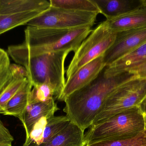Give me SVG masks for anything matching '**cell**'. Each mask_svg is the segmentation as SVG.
<instances>
[{
    "label": "cell",
    "mask_w": 146,
    "mask_h": 146,
    "mask_svg": "<svg viewBox=\"0 0 146 146\" xmlns=\"http://www.w3.org/2000/svg\"><path fill=\"white\" fill-rule=\"evenodd\" d=\"M143 3L146 5V0H142Z\"/></svg>",
    "instance_id": "cell-28"
},
{
    "label": "cell",
    "mask_w": 146,
    "mask_h": 146,
    "mask_svg": "<svg viewBox=\"0 0 146 146\" xmlns=\"http://www.w3.org/2000/svg\"><path fill=\"white\" fill-rule=\"evenodd\" d=\"M14 138L0 120V146L12 145Z\"/></svg>",
    "instance_id": "cell-23"
},
{
    "label": "cell",
    "mask_w": 146,
    "mask_h": 146,
    "mask_svg": "<svg viewBox=\"0 0 146 146\" xmlns=\"http://www.w3.org/2000/svg\"><path fill=\"white\" fill-rule=\"evenodd\" d=\"M100 13L106 19L118 17L136 9L143 4L142 0H93Z\"/></svg>",
    "instance_id": "cell-12"
},
{
    "label": "cell",
    "mask_w": 146,
    "mask_h": 146,
    "mask_svg": "<svg viewBox=\"0 0 146 146\" xmlns=\"http://www.w3.org/2000/svg\"><path fill=\"white\" fill-rule=\"evenodd\" d=\"M104 69L94 80L74 92L64 102L66 116L84 131L92 126L107 98L121 85L137 77L129 71L107 76Z\"/></svg>",
    "instance_id": "cell-1"
},
{
    "label": "cell",
    "mask_w": 146,
    "mask_h": 146,
    "mask_svg": "<svg viewBox=\"0 0 146 146\" xmlns=\"http://www.w3.org/2000/svg\"><path fill=\"white\" fill-rule=\"evenodd\" d=\"M10 65L7 52L0 48V96L13 79Z\"/></svg>",
    "instance_id": "cell-22"
},
{
    "label": "cell",
    "mask_w": 146,
    "mask_h": 146,
    "mask_svg": "<svg viewBox=\"0 0 146 146\" xmlns=\"http://www.w3.org/2000/svg\"><path fill=\"white\" fill-rule=\"evenodd\" d=\"M144 131V114L140 106H135L90 127L85 134V142L86 145L104 140L129 139Z\"/></svg>",
    "instance_id": "cell-4"
},
{
    "label": "cell",
    "mask_w": 146,
    "mask_h": 146,
    "mask_svg": "<svg viewBox=\"0 0 146 146\" xmlns=\"http://www.w3.org/2000/svg\"><path fill=\"white\" fill-rule=\"evenodd\" d=\"M32 88V85L29 81L9 100L1 114L17 117L24 124L25 113Z\"/></svg>",
    "instance_id": "cell-14"
},
{
    "label": "cell",
    "mask_w": 146,
    "mask_h": 146,
    "mask_svg": "<svg viewBox=\"0 0 146 146\" xmlns=\"http://www.w3.org/2000/svg\"><path fill=\"white\" fill-rule=\"evenodd\" d=\"M50 6L77 11L100 13L93 0H50Z\"/></svg>",
    "instance_id": "cell-18"
},
{
    "label": "cell",
    "mask_w": 146,
    "mask_h": 146,
    "mask_svg": "<svg viewBox=\"0 0 146 146\" xmlns=\"http://www.w3.org/2000/svg\"><path fill=\"white\" fill-rule=\"evenodd\" d=\"M109 29L115 32L146 27V5L113 19L105 21Z\"/></svg>",
    "instance_id": "cell-10"
},
{
    "label": "cell",
    "mask_w": 146,
    "mask_h": 146,
    "mask_svg": "<svg viewBox=\"0 0 146 146\" xmlns=\"http://www.w3.org/2000/svg\"><path fill=\"white\" fill-rule=\"evenodd\" d=\"M98 13L77 11L50 6L27 25L38 28L73 29L90 27L95 24Z\"/></svg>",
    "instance_id": "cell-7"
},
{
    "label": "cell",
    "mask_w": 146,
    "mask_h": 146,
    "mask_svg": "<svg viewBox=\"0 0 146 146\" xmlns=\"http://www.w3.org/2000/svg\"><path fill=\"white\" fill-rule=\"evenodd\" d=\"M144 121H145V131L146 132V115L144 114Z\"/></svg>",
    "instance_id": "cell-27"
},
{
    "label": "cell",
    "mask_w": 146,
    "mask_h": 146,
    "mask_svg": "<svg viewBox=\"0 0 146 146\" xmlns=\"http://www.w3.org/2000/svg\"><path fill=\"white\" fill-rule=\"evenodd\" d=\"M55 88L48 84H43L33 87L29 97V104L43 103L52 99H58Z\"/></svg>",
    "instance_id": "cell-19"
},
{
    "label": "cell",
    "mask_w": 146,
    "mask_h": 146,
    "mask_svg": "<svg viewBox=\"0 0 146 146\" xmlns=\"http://www.w3.org/2000/svg\"><path fill=\"white\" fill-rule=\"evenodd\" d=\"M129 72L135 74L138 78L146 79V63Z\"/></svg>",
    "instance_id": "cell-25"
},
{
    "label": "cell",
    "mask_w": 146,
    "mask_h": 146,
    "mask_svg": "<svg viewBox=\"0 0 146 146\" xmlns=\"http://www.w3.org/2000/svg\"><path fill=\"white\" fill-rule=\"evenodd\" d=\"M10 69L13 76L19 75L28 78L27 71L22 66L18 64H11Z\"/></svg>",
    "instance_id": "cell-24"
},
{
    "label": "cell",
    "mask_w": 146,
    "mask_h": 146,
    "mask_svg": "<svg viewBox=\"0 0 146 146\" xmlns=\"http://www.w3.org/2000/svg\"><path fill=\"white\" fill-rule=\"evenodd\" d=\"M140 107L143 114L146 115V97L140 105Z\"/></svg>",
    "instance_id": "cell-26"
},
{
    "label": "cell",
    "mask_w": 146,
    "mask_h": 146,
    "mask_svg": "<svg viewBox=\"0 0 146 146\" xmlns=\"http://www.w3.org/2000/svg\"><path fill=\"white\" fill-rule=\"evenodd\" d=\"M146 63V43L105 67L107 76L131 71Z\"/></svg>",
    "instance_id": "cell-11"
},
{
    "label": "cell",
    "mask_w": 146,
    "mask_h": 146,
    "mask_svg": "<svg viewBox=\"0 0 146 146\" xmlns=\"http://www.w3.org/2000/svg\"><path fill=\"white\" fill-rule=\"evenodd\" d=\"M70 52L63 51L31 56L19 50L15 45L9 46L7 51L16 63L25 69L33 87L43 84L51 85L57 92V99L66 85L65 63Z\"/></svg>",
    "instance_id": "cell-3"
},
{
    "label": "cell",
    "mask_w": 146,
    "mask_h": 146,
    "mask_svg": "<svg viewBox=\"0 0 146 146\" xmlns=\"http://www.w3.org/2000/svg\"><path fill=\"white\" fill-rule=\"evenodd\" d=\"M92 31L90 27L59 29L28 25L25 31V42L15 45L21 52L31 56L63 51L75 53Z\"/></svg>",
    "instance_id": "cell-2"
},
{
    "label": "cell",
    "mask_w": 146,
    "mask_h": 146,
    "mask_svg": "<svg viewBox=\"0 0 146 146\" xmlns=\"http://www.w3.org/2000/svg\"><path fill=\"white\" fill-rule=\"evenodd\" d=\"M39 11L0 14V35L19 26L28 24L42 13Z\"/></svg>",
    "instance_id": "cell-17"
},
{
    "label": "cell",
    "mask_w": 146,
    "mask_h": 146,
    "mask_svg": "<svg viewBox=\"0 0 146 146\" xmlns=\"http://www.w3.org/2000/svg\"><path fill=\"white\" fill-rule=\"evenodd\" d=\"M85 146H146V132L145 131L133 138L99 141Z\"/></svg>",
    "instance_id": "cell-20"
},
{
    "label": "cell",
    "mask_w": 146,
    "mask_h": 146,
    "mask_svg": "<svg viewBox=\"0 0 146 146\" xmlns=\"http://www.w3.org/2000/svg\"><path fill=\"white\" fill-rule=\"evenodd\" d=\"M13 76L12 80L0 96V114L9 100L29 81L26 77Z\"/></svg>",
    "instance_id": "cell-21"
},
{
    "label": "cell",
    "mask_w": 146,
    "mask_h": 146,
    "mask_svg": "<svg viewBox=\"0 0 146 146\" xmlns=\"http://www.w3.org/2000/svg\"><path fill=\"white\" fill-rule=\"evenodd\" d=\"M146 97V79L135 77L117 87L106 100L91 127L135 106H140Z\"/></svg>",
    "instance_id": "cell-5"
},
{
    "label": "cell",
    "mask_w": 146,
    "mask_h": 146,
    "mask_svg": "<svg viewBox=\"0 0 146 146\" xmlns=\"http://www.w3.org/2000/svg\"><path fill=\"white\" fill-rule=\"evenodd\" d=\"M116 36V32L111 31L105 21L92 30L75 52L67 70V79L82 67L103 55L114 43Z\"/></svg>",
    "instance_id": "cell-6"
},
{
    "label": "cell",
    "mask_w": 146,
    "mask_h": 146,
    "mask_svg": "<svg viewBox=\"0 0 146 146\" xmlns=\"http://www.w3.org/2000/svg\"><path fill=\"white\" fill-rule=\"evenodd\" d=\"M50 6L49 1L46 0H0V14L31 11L43 13Z\"/></svg>",
    "instance_id": "cell-15"
},
{
    "label": "cell",
    "mask_w": 146,
    "mask_h": 146,
    "mask_svg": "<svg viewBox=\"0 0 146 146\" xmlns=\"http://www.w3.org/2000/svg\"><path fill=\"white\" fill-rule=\"evenodd\" d=\"M105 67L103 55L82 67L67 79L58 100L65 102L66 99L74 92L94 80Z\"/></svg>",
    "instance_id": "cell-9"
},
{
    "label": "cell",
    "mask_w": 146,
    "mask_h": 146,
    "mask_svg": "<svg viewBox=\"0 0 146 146\" xmlns=\"http://www.w3.org/2000/svg\"><path fill=\"white\" fill-rule=\"evenodd\" d=\"M146 43V27L116 32L114 43L103 55L106 67Z\"/></svg>",
    "instance_id": "cell-8"
},
{
    "label": "cell",
    "mask_w": 146,
    "mask_h": 146,
    "mask_svg": "<svg viewBox=\"0 0 146 146\" xmlns=\"http://www.w3.org/2000/svg\"><path fill=\"white\" fill-rule=\"evenodd\" d=\"M84 131L70 121L51 140L42 146H85Z\"/></svg>",
    "instance_id": "cell-16"
},
{
    "label": "cell",
    "mask_w": 146,
    "mask_h": 146,
    "mask_svg": "<svg viewBox=\"0 0 146 146\" xmlns=\"http://www.w3.org/2000/svg\"><path fill=\"white\" fill-rule=\"evenodd\" d=\"M59 110L54 99L43 103L28 104L23 124L25 130L26 138L29 136L34 124L42 117L51 113L55 114Z\"/></svg>",
    "instance_id": "cell-13"
},
{
    "label": "cell",
    "mask_w": 146,
    "mask_h": 146,
    "mask_svg": "<svg viewBox=\"0 0 146 146\" xmlns=\"http://www.w3.org/2000/svg\"><path fill=\"white\" fill-rule=\"evenodd\" d=\"M1 146H12V145H3Z\"/></svg>",
    "instance_id": "cell-29"
}]
</instances>
